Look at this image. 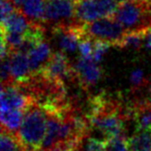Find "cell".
I'll return each mask as SVG.
<instances>
[{"mask_svg":"<svg viewBox=\"0 0 151 151\" xmlns=\"http://www.w3.org/2000/svg\"><path fill=\"white\" fill-rule=\"evenodd\" d=\"M17 10L11 0H1V21H4L7 17Z\"/></svg>","mask_w":151,"mask_h":151,"instance_id":"22","label":"cell"},{"mask_svg":"<svg viewBox=\"0 0 151 151\" xmlns=\"http://www.w3.org/2000/svg\"><path fill=\"white\" fill-rule=\"evenodd\" d=\"M34 24L35 23L31 22L21 12L15 10L9 17L1 21V31L26 35Z\"/></svg>","mask_w":151,"mask_h":151,"instance_id":"10","label":"cell"},{"mask_svg":"<svg viewBox=\"0 0 151 151\" xmlns=\"http://www.w3.org/2000/svg\"><path fill=\"white\" fill-rule=\"evenodd\" d=\"M130 82L134 89L139 90L140 88H142V87L145 86L147 81L145 79L142 71L140 69H136L130 75Z\"/></svg>","mask_w":151,"mask_h":151,"instance_id":"20","label":"cell"},{"mask_svg":"<svg viewBox=\"0 0 151 151\" xmlns=\"http://www.w3.org/2000/svg\"><path fill=\"white\" fill-rule=\"evenodd\" d=\"M145 31H133L126 32L124 37L120 44V48L133 49L138 50L141 48V46L145 39Z\"/></svg>","mask_w":151,"mask_h":151,"instance_id":"15","label":"cell"},{"mask_svg":"<svg viewBox=\"0 0 151 151\" xmlns=\"http://www.w3.org/2000/svg\"><path fill=\"white\" fill-rule=\"evenodd\" d=\"M118 4L114 0H76V21L88 24L103 17H113Z\"/></svg>","mask_w":151,"mask_h":151,"instance_id":"3","label":"cell"},{"mask_svg":"<svg viewBox=\"0 0 151 151\" xmlns=\"http://www.w3.org/2000/svg\"><path fill=\"white\" fill-rule=\"evenodd\" d=\"M129 151H151V132H137L128 139Z\"/></svg>","mask_w":151,"mask_h":151,"instance_id":"13","label":"cell"},{"mask_svg":"<svg viewBox=\"0 0 151 151\" xmlns=\"http://www.w3.org/2000/svg\"><path fill=\"white\" fill-rule=\"evenodd\" d=\"M125 34L124 28L113 17H103L92 23L84 24L85 38L102 40L112 46H120Z\"/></svg>","mask_w":151,"mask_h":151,"instance_id":"2","label":"cell"},{"mask_svg":"<svg viewBox=\"0 0 151 151\" xmlns=\"http://www.w3.org/2000/svg\"><path fill=\"white\" fill-rule=\"evenodd\" d=\"M44 22L52 28L78 23L76 21V0L46 1Z\"/></svg>","mask_w":151,"mask_h":151,"instance_id":"4","label":"cell"},{"mask_svg":"<svg viewBox=\"0 0 151 151\" xmlns=\"http://www.w3.org/2000/svg\"><path fill=\"white\" fill-rule=\"evenodd\" d=\"M10 65L14 84H20L33 75L29 58L26 54L12 53L10 55Z\"/></svg>","mask_w":151,"mask_h":151,"instance_id":"8","label":"cell"},{"mask_svg":"<svg viewBox=\"0 0 151 151\" xmlns=\"http://www.w3.org/2000/svg\"><path fill=\"white\" fill-rule=\"evenodd\" d=\"M32 74L39 72L47 62L50 60L51 57L53 55L51 52L50 45L48 42L42 40L38 42L29 53H28Z\"/></svg>","mask_w":151,"mask_h":151,"instance_id":"11","label":"cell"},{"mask_svg":"<svg viewBox=\"0 0 151 151\" xmlns=\"http://www.w3.org/2000/svg\"><path fill=\"white\" fill-rule=\"evenodd\" d=\"M1 151H26L18 137L1 128Z\"/></svg>","mask_w":151,"mask_h":151,"instance_id":"14","label":"cell"},{"mask_svg":"<svg viewBox=\"0 0 151 151\" xmlns=\"http://www.w3.org/2000/svg\"><path fill=\"white\" fill-rule=\"evenodd\" d=\"M48 113L34 102L24 112L23 121L17 136L26 151H40L44 141Z\"/></svg>","mask_w":151,"mask_h":151,"instance_id":"1","label":"cell"},{"mask_svg":"<svg viewBox=\"0 0 151 151\" xmlns=\"http://www.w3.org/2000/svg\"><path fill=\"white\" fill-rule=\"evenodd\" d=\"M35 101L15 84L1 86V110L14 109L24 113Z\"/></svg>","mask_w":151,"mask_h":151,"instance_id":"6","label":"cell"},{"mask_svg":"<svg viewBox=\"0 0 151 151\" xmlns=\"http://www.w3.org/2000/svg\"><path fill=\"white\" fill-rule=\"evenodd\" d=\"M103 141L105 142L106 151H129L128 139H126L125 135L106 139Z\"/></svg>","mask_w":151,"mask_h":151,"instance_id":"16","label":"cell"},{"mask_svg":"<svg viewBox=\"0 0 151 151\" xmlns=\"http://www.w3.org/2000/svg\"><path fill=\"white\" fill-rule=\"evenodd\" d=\"M24 113L14 109L1 110V128L17 135Z\"/></svg>","mask_w":151,"mask_h":151,"instance_id":"12","label":"cell"},{"mask_svg":"<svg viewBox=\"0 0 151 151\" xmlns=\"http://www.w3.org/2000/svg\"><path fill=\"white\" fill-rule=\"evenodd\" d=\"M115 2H116L118 5H121V4H122V3H125V2H127V1H130V0H114Z\"/></svg>","mask_w":151,"mask_h":151,"instance_id":"24","label":"cell"},{"mask_svg":"<svg viewBox=\"0 0 151 151\" xmlns=\"http://www.w3.org/2000/svg\"><path fill=\"white\" fill-rule=\"evenodd\" d=\"M85 151H106L104 141L91 138L86 142Z\"/></svg>","mask_w":151,"mask_h":151,"instance_id":"21","label":"cell"},{"mask_svg":"<svg viewBox=\"0 0 151 151\" xmlns=\"http://www.w3.org/2000/svg\"><path fill=\"white\" fill-rule=\"evenodd\" d=\"M145 46L148 51H151V27L147 28L145 32Z\"/></svg>","mask_w":151,"mask_h":151,"instance_id":"23","label":"cell"},{"mask_svg":"<svg viewBox=\"0 0 151 151\" xmlns=\"http://www.w3.org/2000/svg\"><path fill=\"white\" fill-rule=\"evenodd\" d=\"M132 106L137 132H151V100L138 101Z\"/></svg>","mask_w":151,"mask_h":151,"instance_id":"9","label":"cell"},{"mask_svg":"<svg viewBox=\"0 0 151 151\" xmlns=\"http://www.w3.org/2000/svg\"><path fill=\"white\" fill-rule=\"evenodd\" d=\"M93 41H94V51H93L92 59L96 63H99L101 61L103 55L107 53V51L109 50L110 46H112V45L109 44L108 42H105L102 40H93Z\"/></svg>","mask_w":151,"mask_h":151,"instance_id":"17","label":"cell"},{"mask_svg":"<svg viewBox=\"0 0 151 151\" xmlns=\"http://www.w3.org/2000/svg\"><path fill=\"white\" fill-rule=\"evenodd\" d=\"M75 71L77 81L85 90L96 85L102 76L101 67L92 58H81L75 66Z\"/></svg>","mask_w":151,"mask_h":151,"instance_id":"7","label":"cell"},{"mask_svg":"<svg viewBox=\"0 0 151 151\" xmlns=\"http://www.w3.org/2000/svg\"><path fill=\"white\" fill-rule=\"evenodd\" d=\"M82 142H66L57 144L51 148L45 151H81Z\"/></svg>","mask_w":151,"mask_h":151,"instance_id":"18","label":"cell"},{"mask_svg":"<svg viewBox=\"0 0 151 151\" xmlns=\"http://www.w3.org/2000/svg\"><path fill=\"white\" fill-rule=\"evenodd\" d=\"M78 50L82 58H92L94 51V41L90 38H84L79 42Z\"/></svg>","mask_w":151,"mask_h":151,"instance_id":"19","label":"cell"},{"mask_svg":"<svg viewBox=\"0 0 151 151\" xmlns=\"http://www.w3.org/2000/svg\"><path fill=\"white\" fill-rule=\"evenodd\" d=\"M149 91H150V94H151V85H150V89H149Z\"/></svg>","mask_w":151,"mask_h":151,"instance_id":"25","label":"cell"},{"mask_svg":"<svg viewBox=\"0 0 151 151\" xmlns=\"http://www.w3.org/2000/svg\"><path fill=\"white\" fill-rule=\"evenodd\" d=\"M45 78L51 81L64 83L67 81H76L75 67L70 64L68 58L62 52H55L50 60L39 71Z\"/></svg>","mask_w":151,"mask_h":151,"instance_id":"5","label":"cell"}]
</instances>
